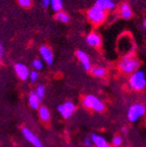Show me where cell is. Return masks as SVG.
I'll use <instances>...</instances> for the list:
<instances>
[{
    "label": "cell",
    "mask_w": 146,
    "mask_h": 147,
    "mask_svg": "<svg viewBox=\"0 0 146 147\" xmlns=\"http://www.w3.org/2000/svg\"><path fill=\"white\" fill-rule=\"evenodd\" d=\"M140 67V61L132 53H128L119 62V70L124 74H130Z\"/></svg>",
    "instance_id": "obj_1"
},
{
    "label": "cell",
    "mask_w": 146,
    "mask_h": 147,
    "mask_svg": "<svg viewBox=\"0 0 146 147\" xmlns=\"http://www.w3.org/2000/svg\"><path fill=\"white\" fill-rule=\"evenodd\" d=\"M146 85V79L145 74L142 70H137L132 72V76L129 78V86L132 89L136 91H142L145 88Z\"/></svg>",
    "instance_id": "obj_2"
},
{
    "label": "cell",
    "mask_w": 146,
    "mask_h": 147,
    "mask_svg": "<svg viewBox=\"0 0 146 147\" xmlns=\"http://www.w3.org/2000/svg\"><path fill=\"white\" fill-rule=\"evenodd\" d=\"M105 16H107L105 11L95 5L91 7L88 11V18L91 21V23L95 24V25H98V24H101L105 20Z\"/></svg>",
    "instance_id": "obj_3"
},
{
    "label": "cell",
    "mask_w": 146,
    "mask_h": 147,
    "mask_svg": "<svg viewBox=\"0 0 146 147\" xmlns=\"http://www.w3.org/2000/svg\"><path fill=\"white\" fill-rule=\"evenodd\" d=\"M82 105L88 109L95 111V112H102L104 110V105L97 97L93 95H88L82 99Z\"/></svg>",
    "instance_id": "obj_4"
},
{
    "label": "cell",
    "mask_w": 146,
    "mask_h": 147,
    "mask_svg": "<svg viewBox=\"0 0 146 147\" xmlns=\"http://www.w3.org/2000/svg\"><path fill=\"white\" fill-rule=\"evenodd\" d=\"M145 107L141 103H135L128 109L127 118L130 122H136L145 114Z\"/></svg>",
    "instance_id": "obj_5"
},
{
    "label": "cell",
    "mask_w": 146,
    "mask_h": 147,
    "mask_svg": "<svg viewBox=\"0 0 146 147\" xmlns=\"http://www.w3.org/2000/svg\"><path fill=\"white\" fill-rule=\"evenodd\" d=\"M57 111L64 118H69L75 111V105L72 101H66L65 103L57 107Z\"/></svg>",
    "instance_id": "obj_6"
},
{
    "label": "cell",
    "mask_w": 146,
    "mask_h": 147,
    "mask_svg": "<svg viewBox=\"0 0 146 147\" xmlns=\"http://www.w3.org/2000/svg\"><path fill=\"white\" fill-rule=\"evenodd\" d=\"M22 134H23V136H24V138H25L29 143H31V144L34 145V147H43L42 143H41V141L39 140V138H38L31 130L24 127L22 129Z\"/></svg>",
    "instance_id": "obj_7"
},
{
    "label": "cell",
    "mask_w": 146,
    "mask_h": 147,
    "mask_svg": "<svg viewBox=\"0 0 146 147\" xmlns=\"http://www.w3.org/2000/svg\"><path fill=\"white\" fill-rule=\"evenodd\" d=\"M40 54L44 59L47 65H51L53 62V52L48 46H41L40 47Z\"/></svg>",
    "instance_id": "obj_8"
},
{
    "label": "cell",
    "mask_w": 146,
    "mask_h": 147,
    "mask_svg": "<svg viewBox=\"0 0 146 147\" xmlns=\"http://www.w3.org/2000/svg\"><path fill=\"white\" fill-rule=\"evenodd\" d=\"M15 71H16V74L18 75V77L20 79H22V80L27 79L28 75H29L28 68L24 64H21V63H18V64L15 65Z\"/></svg>",
    "instance_id": "obj_9"
},
{
    "label": "cell",
    "mask_w": 146,
    "mask_h": 147,
    "mask_svg": "<svg viewBox=\"0 0 146 147\" xmlns=\"http://www.w3.org/2000/svg\"><path fill=\"white\" fill-rule=\"evenodd\" d=\"M76 57H78L79 62L82 63L84 69L90 70L92 65H91L90 59H89V57H88V54L86 53V52H84V51H82V50H77L76 51Z\"/></svg>",
    "instance_id": "obj_10"
},
{
    "label": "cell",
    "mask_w": 146,
    "mask_h": 147,
    "mask_svg": "<svg viewBox=\"0 0 146 147\" xmlns=\"http://www.w3.org/2000/svg\"><path fill=\"white\" fill-rule=\"evenodd\" d=\"M87 43L92 47H98L101 44V37L97 32L92 31L87 36Z\"/></svg>",
    "instance_id": "obj_11"
},
{
    "label": "cell",
    "mask_w": 146,
    "mask_h": 147,
    "mask_svg": "<svg viewBox=\"0 0 146 147\" xmlns=\"http://www.w3.org/2000/svg\"><path fill=\"white\" fill-rule=\"evenodd\" d=\"M95 6L101 9L102 11H109L115 7V3L113 0H97L95 3Z\"/></svg>",
    "instance_id": "obj_12"
},
{
    "label": "cell",
    "mask_w": 146,
    "mask_h": 147,
    "mask_svg": "<svg viewBox=\"0 0 146 147\" xmlns=\"http://www.w3.org/2000/svg\"><path fill=\"white\" fill-rule=\"evenodd\" d=\"M120 15H121V17L124 18V19H129V18L132 17V9H130V6H129V4H127V3L121 4Z\"/></svg>",
    "instance_id": "obj_13"
},
{
    "label": "cell",
    "mask_w": 146,
    "mask_h": 147,
    "mask_svg": "<svg viewBox=\"0 0 146 147\" xmlns=\"http://www.w3.org/2000/svg\"><path fill=\"white\" fill-rule=\"evenodd\" d=\"M91 141L96 147H103L105 144H107L105 139L103 137L99 136V135H96V134H93L91 136Z\"/></svg>",
    "instance_id": "obj_14"
},
{
    "label": "cell",
    "mask_w": 146,
    "mask_h": 147,
    "mask_svg": "<svg viewBox=\"0 0 146 147\" xmlns=\"http://www.w3.org/2000/svg\"><path fill=\"white\" fill-rule=\"evenodd\" d=\"M90 71H91V74L95 77H103L107 74L105 69L100 67V66H92Z\"/></svg>",
    "instance_id": "obj_15"
},
{
    "label": "cell",
    "mask_w": 146,
    "mask_h": 147,
    "mask_svg": "<svg viewBox=\"0 0 146 147\" xmlns=\"http://www.w3.org/2000/svg\"><path fill=\"white\" fill-rule=\"evenodd\" d=\"M40 100L36 95L34 94V92H31L29 94V97H28V102H29V105H30L32 109H39L40 108Z\"/></svg>",
    "instance_id": "obj_16"
},
{
    "label": "cell",
    "mask_w": 146,
    "mask_h": 147,
    "mask_svg": "<svg viewBox=\"0 0 146 147\" xmlns=\"http://www.w3.org/2000/svg\"><path fill=\"white\" fill-rule=\"evenodd\" d=\"M39 116L42 121H44V122L49 121V119H50L49 110H48L46 107H41V108H39Z\"/></svg>",
    "instance_id": "obj_17"
},
{
    "label": "cell",
    "mask_w": 146,
    "mask_h": 147,
    "mask_svg": "<svg viewBox=\"0 0 146 147\" xmlns=\"http://www.w3.org/2000/svg\"><path fill=\"white\" fill-rule=\"evenodd\" d=\"M55 19L57 20V21H59V22H62V23H67V22H69L70 17H69V15H68L67 13L59 11H56Z\"/></svg>",
    "instance_id": "obj_18"
},
{
    "label": "cell",
    "mask_w": 146,
    "mask_h": 147,
    "mask_svg": "<svg viewBox=\"0 0 146 147\" xmlns=\"http://www.w3.org/2000/svg\"><path fill=\"white\" fill-rule=\"evenodd\" d=\"M50 5L54 11H59L63 9L62 0H50Z\"/></svg>",
    "instance_id": "obj_19"
},
{
    "label": "cell",
    "mask_w": 146,
    "mask_h": 147,
    "mask_svg": "<svg viewBox=\"0 0 146 147\" xmlns=\"http://www.w3.org/2000/svg\"><path fill=\"white\" fill-rule=\"evenodd\" d=\"M34 94H36V97L39 99L43 98L44 95H45V88H44V86H42V85L38 86L36 88V91H34Z\"/></svg>",
    "instance_id": "obj_20"
},
{
    "label": "cell",
    "mask_w": 146,
    "mask_h": 147,
    "mask_svg": "<svg viewBox=\"0 0 146 147\" xmlns=\"http://www.w3.org/2000/svg\"><path fill=\"white\" fill-rule=\"evenodd\" d=\"M122 144V138H121L120 136H115L114 138H113L112 140V145L115 147H119L120 145Z\"/></svg>",
    "instance_id": "obj_21"
},
{
    "label": "cell",
    "mask_w": 146,
    "mask_h": 147,
    "mask_svg": "<svg viewBox=\"0 0 146 147\" xmlns=\"http://www.w3.org/2000/svg\"><path fill=\"white\" fill-rule=\"evenodd\" d=\"M28 77H29V79H30V82H36V80H38V78H39V73L36 72V70L31 71V72H29V75H28Z\"/></svg>",
    "instance_id": "obj_22"
},
{
    "label": "cell",
    "mask_w": 146,
    "mask_h": 147,
    "mask_svg": "<svg viewBox=\"0 0 146 147\" xmlns=\"http://www.w3.org/2000/svg\"><path fill=\"white\" fill-rule=\"evenodd\" d=\"M32 66H34V68L36 69V70H40V69L43 68V63L41 59H34V62H32Z\"/></svg>",
    "instance_id": "obj_23"
},
{
    "label": "cell",
    "mask_w": 146,
    "mask_h": 147,
    "mask_svg": "<svg viewBox=\"0 0 146 147\" xmlns=\"http://www.w3.org/2000/svg\"><path fill=\"white\" fill-rule=\"evenodd\" d=\"M18 3H19L21 6L27 9V7H30L32 1H31V0H18Z\"/></svg>",
    "instance_id": "obj_24"
},
{
    "label": "cell",
    "mask_w": 146,
    "mask_h": 147,
    "mask_svg": "<svg viewBox=\"0 0 146 147\" xmlns=\"http://www.w3.org/2000/svg\"><path fill=\"white\" fill-rule=\"evenodd\" d=\"M84 145H86V146H88V147H92L93 143H92V141H91V139H89V138L84 139Z\"/></svg>",
    "instance_id": "obj_25"
},
{
    "label": "cell",
    "mask_w": 146,
    "mask_h": 147,
    "mask_svg": "<svg viewBox=\"0 0 146 147\" xmlns=\"http://www.w3.org/2000/svg\"><path fill=\"white\" fill-rule=\"evenodd\" d=\"M49 4H50V0H42V5L44 7H47Z\"/></svg>",
    "instance_id": "obj_26"
},
{
    "label": "cell",
    "mask_w": 146,
    "mask_h": 147,
    "mask_svg": "<svg viewBox=\"0 0 146 147\" xmlns=\"http://www.w3.org/2000/svg\"><path fill=\"white\" fill-rule=\"evenodd\" d=\"M0 55H1V57L3 55V49H2V46L1 45H0Z\"/></svg>",
    "instance_id": "obj_27"
},
{
    "label": "cell",
    "mask_w": 146,
    "mask_h": 147,
    "mask_svg": "<svg viewBox=\"0 0 146 147\" xmlns=\"http://www.w3.org/2000/svg\"><path fill=\"white\" fill-rule=\"evenodd\" d=\"M143 27H144V28L146 27V22H145V20H144V22H143Z\"/></svg>",
    "instance_id": "obj_28"
},
{
    "label": "cell",
    "mask_w": 146,
    "mask_h": 147,
    "mask_svg": "<svg viewBox=\"0 0 146 147\" xmlns=\"http://www.w3.org/2000/svg\"><path fill=\"white\" fill-rule=\"evenodd\" d=\"M103 147H113V146H111V145H109V144H105Z\"/></svg>",
    "instance_id": "obj_29"
},
{
    "label": "cell",
    "mask_w": 146,
    "mask_h": 147,
    "mask_svg": "<svg viewBox=\"0 0 146 147\" xmlns=\"http://www.w3.org/2000/svg\"><path fill=\"white\" fill-rule=\"evenodd\" d=\"M0 57H1V55H0Z\"/></svg>",
    "instance_id": "obj_30"
}]
</instances>
